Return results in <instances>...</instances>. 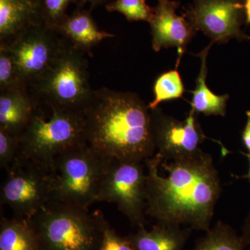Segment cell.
<instances>
[{
	"label": "cell",
	"mask_w": 250,
	"mask_h": 250,
	"mask_svg": "<svg viewBox=\"0 0 250 250\" xmlns=\"http://www.w3.org/2000/svg\"><path fill=\"white\" fill-rule=\"evenodd\" d=\"M98 250H136L126 237L118 234L106 219L103 221V232Z\"/></svg>",
	"instance_id": "obj_25"
},
{
	"label": "cell",
	"mask_w": 250,
	"mask_h": 250,
	"mask_svg": "<svg viewBox=\"0 0 250 250\" xmlns=\"http://www.w3.org/2000/svg\"><path fill=\"white\" fill-rule=\"evenodd\" d=\"M191 228L156 223L149 231L144 225L126 236L136 250H184Z\"/></svg>",
	"instance_id": "obj_16"
},
{
	"label": "cell",
	"mask_w": 250,
	"mask_h": 250,
	"mask_svg": "<svg viewBox=\"0 0 250 250\" xmlns=\"http://www.w3.org/2000/svg\"><path fill=\"white\" fill-rule=\"evenodd\" d=\"M247 123L242 132V142L243 146L250 152V111L246 112Z\"/></svg>",
	"instance_id": "obj_27"
},
{
	"label": "cell",
	"mask_w": 250,
	"mask_h": 250,
	"mask_svg": "<svg viewBox=\"0 0 250 250\" xmlns=\"http://www.w3.org/2000/svg\"><path fill=\"white\" fill-rule=\"evenodd\" d=\"M105 7L108 12H118L124 15L130 22H149L153 15V8L148 6L146 0H115Z\"/></svg>",
	"instance_id": "obj_21"
},
{
	"label": "cell",
	"mask_w": 250,
	"mask_h": 250,
	"mask_svg": "<svg viewBox=\"0 0 250 250\" xmlns=\"http://www.w3.org/2000/svg\"><path fill=\"white\" fill-rule=\"evenodd\" d=\"M91 11L77 7L57 29L72 47L90 57L93 56L94 47L101 41L115 37L114 34L99 29Z\"/></svg>",
	"instance_id": "obj_14"
},
{
	"label": "cell",
	"mask_w": 250,
	"mask_h": 250,
	"mask_svg": "<svg viewBox=\"0 0 250 250\" xmlns=\"http://www.w3.org/2000/svg\"><path fill=\"white\" fill-rule=\"evenodd\" d=\"M85 56L67 42L48 71L31 90L39 101L82 113L93 91Z\"/></svg>",
	"instance_id": "obj_6"
},
{
	"label": "cell",
	"mask_w": 250,
	"mask_h": 250,
	"mask_svg": "<svg viewBox=\"0 0 250 250\" xmlns=\"http://www.w3.org/2000/svg\"><path fill=\"white\" fill-rule=\"evenodd\" d=\"M39 103L28 88L0 92V129L21 137Z\"/></svg>",
	"instance_id": "obj_15"
},
{
	"label": "cell",
	"mask_w": 250,
	"mask_h": 250,
	"mask_svg": "<svg viewBox=\"0 0 250 250\" xmlns=\"http://www.w3.org/2000/svg\"><path fill=\"white\" fill-rule=\"evenodd\" d=\"M20 138L0 129V167L7 170L17 159Z\"/></svg>",
	"instance_id": "obj_24"
},
{
	"label": "cell",
	"mask_w": 250,
	"mask_h": 250,
	"mask_svg": "<svg viewBox=\"0 0 250 250\" xmlns=\"http://www.w3.org/2000/svg\"><path fill=\"white\" fill-rule=\"evenodd\" d=\"M20 141L18 158L50 168L59 154L87 143L83 116L39 101Z\"/></svg>",
	"instance_id": "obj_4"
},
{
	"label": "cell",
	"mask_w": 250,
	"mask_h": 250,
	"mask_svg": "<svg viewBox=\"0 0 250 250\" xmlns=\"http://www.w3.org/2000/svg\"><path fill=\"white\" fill-rule=\"evenodd\" d=\"M246 0H192L183 16L195 28L211 39L225 43L231 39L249 40L241 29L246 22Z\"/></svg>",
	"instance_id": "obj_10"
},
{
	"label": "cell",
	"mask_w": 250,
	"mask_h": 250,
	"mask_svg": "<svg viewBox=\"0 0 250 250\" xmlns=\"http://www.w3.org/2000/svg\"><path fill=\"white\" fill-rule=\"evenodd\" d=\"M43 23L42 0H0V45Z\"/></svg>",
	"instance_id": "obj_13"
},
{
	"label": "cell",
	"mask_w": 250,
	"mask_h": 250,
	"mask_svg": "<svg viewBox=\"0 0 250 250\" xmlns=\"http://www.w3.org/2000/svg\"><path fill=\"white\" fill-rule=\"evenodd\" d=\"M197 115L191 109L187 118L180 121L166 114L159 107L151 110L156 155L162 162L187 157L201 149L200 146L207 137Z\"/></svg>",
	"instance_id": "obj_11"
},
{
	"label": "cell",
	"mask_w": 250,
	"mask_h": 250,
	"mask_svg": "<svg viewBox=\"0 0 250 250\" xmlns=\"http://www.w3.org/2000/svg\"><path fill=\"white\" fill-rule=\"evenodd\" d=\"M241 237L245 246H250V211L242 227Z\"/></svg>",
	"instance_id": "obj_26"
},
{
	"label": "cell",
	"mask_w": 250,
	"mask_h": 250,
	"mask_svg": "<svg viewBox=\"0 0 250 250\" xmlns=\"http://www.w3.org/2000/svg\"><path fill=\"white\" fill-rule=\"evenodd\" d=\"M243 154L247 156V157L248 158V160H249V170H248V174H246L243 177L248 179L250 182V152L248 153V154H246V153H243Z\"/></svg>",
	"instance_id": "obj_30"
},
{
	"label": "cell",
	"mask_w": 250,
	"mask_h": 250,
	"mask_svg": "<svg viewBox=\"0 0 250 250\" xmlns=\"http://www.w3.org/2000/svg\"><path fill=\"white\" fill-rule=\"evenodd\" d=\"M205 47L198 57L201 59V68L196 80V86L191 92L192 98L191 109L195 113H202L207 116H220L226 115L227 103L229 98L228 94L223 95H217L208 88L207 85V77L208 73L207 65V58L211 45Z\"/></svg>",
	"instance_id": "obj_17"
},
{
	"label": "cell",
	"mask_w": 250,
	"mask_h": 250,
	"mask_svg": "<svg viewBox=\"0 0 250 250\" xmlns=\"http://www.w3.org/2000/svg\"><path fill=\"white\" fill-rule=\"evenodd\" d=\"M111 159L87 143L59 154L49 168V201L88 209L98 202L100 188Z\"/></svg>",
	"instance_id": "obj_5"
},
{
	"label": "cell",
	"mask_w": 250,
	"mask_h": 250,
	"mask_svg": "<svg viewBox=\"0 0 250 250\" xmlns=\"http://www.w3.org/2000/svg\"><path fill=\"white\" fill-rule=\"evenodd\" d=\"M6 172L0 190L1 204L10 207L16 218L29 220L50 200V170L17 158Z\"/></svg>",
	"instance_id": "obj_8"
},
{
	"label": "cell",
	"mask_w": 250,
	"mask_h": 250,
	"mask_svg": "<svg viewBox=\"0 0 250 250\" xmlns=\"http://www.w3.org/2000/svg\"><path fill=\"white\" fill-rule=\"evenodd\" d=\"M0 250H40L39 241L27 219L1 218Z\"/></svg>",
	"instance_id": "obj_18"
},
{
	"label": "cell",
	"mask_w": 250,
	"mask_h": 250,
	"mask_svg": "<svg viewBox=\"0 0 250 250\" xmlns=\"http://www.w3.org/2000/svg\"><path fill=\"white\" fill-rule=\"evenodd\" d=\"M105 217L100 210L49 201L30 219L40 250H98Z\"/></svg>",
	"instance_id": "obj_3"
},
{
	"label": "cell",
	"mask_w": 250,
	"mask_h": 250,
	"mask_svg": "<svg viewBox=\"0 0 250 250\" xmlns=\"http://www.w3.org/2000/svg\"><path fill=\"white\" fill-rule=\"evenodd\" d=\"M21 88H27L20 79L12 55L6 46L0 45V92Z\"/></svg>",
	"instance_id": "obj_22"
},
{
	"label": "cell",
	"mask_w": 250,
	"mask_h": 250,
	"mask_svg": "<svg viewBox=\"0 0 250 250\" xmlns=\"http://www.w3.org/2000/svg\"><path fill=\"white\" fill-rule=\"evenodd\" d=\"M241 235L228 224L219 221L199 238L191 250H245Z\"/></svg>",
	"instance_id": "obj_19"
},
{
	"label": "cell",
	"mask_w": 250,
	"mask_h": 250,
	"mask_svg": "<svg viewBox=\"0 0 250 250\" xmlns=\"http://www.w3.org/2000/svg\"><path fill=\"white\" fill-rule=\"evenodd\" d=\"M154 99L148 104L149 109L159 107L164 102L177 100L183 97L185 88L177 68L161 74L154 82Z\"/></svg>",
	"instance_id": "obj_20"
},
{
	"label": "cell",
	"mask_w": 250,
	"mask_h": 250,
	"mask_svg": "<svg viewBox=\"0 0 250 250\" xmlns=\"http://www.w3.org/2000/svg\"><path fill=\"white\" fill-rule=\"evenodd\" d=\"M144 161L112 159L100 188L98 202L116 204L135 226L146 225L147 171Z\"/></svg>",
	"instance_id": "obj_7"
},
{
	"label": "cell",
	"mask_w": 250,
	"mask_h": 250,
	"mask_svg": "<svg viewBox=\"0 0 250 250\" xmlns=\"http://www.w3.org/2000/svg\"><path fill=\"white\" fill-rule=\"evenodd\" d=\"M115 0H79V4L77 7H83L85 4H90V8L93 10L94 8L100 5H107L113 2Z\"/></svg>",
	"instance_id": "obj_28"
},
{
	"label": "cell",
	"mask_w": 250,
	"mask_h": 250,
	"mask_svg": "<svg viewBox=\"0 0 250 250\" xmlns=\"http://www.w3.org/2000/svg\"><path fill=\"white\" fill-rule=\"evenodd\" d=\"M67 42L45 23L23 31L7 47L23 85L32 89L56 62Z\"/></svg>",
	"instance_id": "obj_9"
},
{
	"label": "cell",
	"mask_w": 250,
	"mask_h": 250,
	"mask_svg": "<svg viewBox=\"0 0 250 250\" xmlns=\"http://www.w3.org/2000/svg\"><path fill=\"white\" fill-rule=\"evenodd\" d=\"M71 4L78 6L79 0H42L45 24L57 30L68 16L67 11Z\"/></svg>",
	"instance_id": "obj_23"
},
{
	"label": "cell",
	"mask_w": 250,
	"mask_h": 250,
	"mask_svg": "<svg viewBox=\"0 0 250 250\" xmlns=\"http://www.w3.org/2000/svg\"><path fill=\"white\" fill-rule=\"evenodd\" d=\"M153 8V15L149 23L152 32V48L155 52L161 49L177 47L178 49L176 68L197 31L184 16H179L176 11L180 6L179 1L157 0Z\"/></svg>",
	"instance_id": "obj_12"
},
{
	"label": "cell",
	"mask_w": 250,
	"mask_h": 250,
	"mask_svg": "<svg viewBox=\"0 0 250 250\" xmlns=\"http://www.w3.org/2000/svg\"><path fill=\"white\" fill-rule=\"evenodd\" d=\"M82 114L87 144L103 155L139 161L154 155L151 110L137 94L93 90Z\"/></svg>",
	"instance_id": "obj_2"
},
{
	"label": "cell",
	"mask_w": 250,
	"mask_h": 250,
	"mask_svg": "<svg viewBox=\"0 0 250 250\" xmlns=\"http://www.w3.org/2000/svg\"><path fill=\"white\" fill-rule=\"evenodd\" d=\"M147 169V215L156 223L207 231L221 195L211 156L202 149L167 164L154 154Z\"/></svg>",
	"instance_id": "obj_1"
},
{
	"label": "cell",
	"mask_w": 250,
	"mask_h": 250,
	"mask_svg": "<svg viewBox=\"0 0 250 250\" xmlns=\"http://www.w3.org/2000/svg\"><path fill=\"white\" fill-rule=\"evenodd\" d=\"M246 24H250V0H246L245 2Z\"/></svg>",
	"instance_id": "obj_29"
}]
</instances>
